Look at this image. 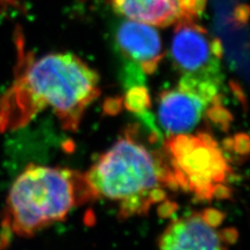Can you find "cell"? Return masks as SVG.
I'll use <instances>...</instances> for the list:
<instances>
[{
    "label": "cell",
    "mask_w": 250,
    "mask_h": 250,
    "mask_svg": "<svg viewBox=\"0 0 250 250\" xmlns=\"http://www.w3.org/2000/svg\"><path fill=\"white\" fill-rule=\"evenodd\" d=\"M100 95L99 75L73 53L30 60L0 97V131L18 129L50 108L62 127L75 131Z\"/></svg>",
    "instance_id": "6da1fadb"
},
{
    "label": "cell",
    "mask_w": 250,
    "mask_h": 250,
    "mask_svg": "<svg viewBox=\"0 0 250 250\" xmlns=\"http://www.w3.org/2000/svg\"><path fill=\"white\" fill-rule=\"evenodd\" d=\"M138 130L128 127L84 173L97 199L116 202L123 220L145 215L168 190H178L165 151L149 149Z\"/></svg>",
    "instance_id": "7a4b0ae2"
},
{
    "label": "cell",
    "mask_w": 250,
    "mask_h": 250,
    "mask_svg": "<svg viewBox=\"0 0 250 250\" xmlns=\"http://www.w3.org/2000/svg\"><path fill=\"white\" fill-rule=\"evenodd\" d=\"M97 197L80 171L30 164L15 179L2 220L10 234L28 238L65 220L71 210Z\"/></svg>",
    "instance_id": "3957f363"
},
{
    "label": "cell",
    "mask_w": 250,
    "mask_h": 250,
    "mask_svg": "<svg viewBox=\"0 0 250 250\" xmlns=\"http://www.w3.org/2000/svg\"><path fill=\"white\" fill-rule=\"evenodd\" d=\"M163 149L178 190L191 192L200 200L230 196L231 191L224 185L230 166L208 132L168 136Z\"/></svg>",
    "instance_id": "277c9868"
},
{
    "label": "cell",
    "mask_w": 250,
    "mask_h": 250,
    "mask_svg": "<svg viewBox=\"0 0 250 250\" xmlns=\"http://www.w3.org/2000/svg\"><path fill=\"white\" fill-rule=\"evenodd\" d=\"M220 84L182 76L175 88L159 96L158 116L168 136L191 134L205 118L221 124L229 115L222 105Z\"/></svg>",
    "instance_id": "5b68a950"
},
{
    "label": "cell",
    "mask_w": 250,
    "mask_h": 250,
    "mask_svg": "<svg viewBox=\"0 0 250 250\" xmlns=\"http://www.w3.org/2000/svg\"><path fill=\"white\" fill-rule=\"evenodd\" d=\"M170 56L182 76L221 84V42L196 20L177 22L171 39Z\"/></svg>",
    "instance_id": "8992f818"
},
{
    "label": "cell",
    "mask_w": 250,
    "mask_h": 250,
    "mask_svg": "<svg viewBox=\"0 0 250 250\" xmlns=\"http://www.w3.org/2000/svg\"><path fill=\"white\" fill-rule=\"evenodd\" d=\"M238 233L233 229L218 230L201 213L172 220L161 234L160 250H228Z\"/></svg>",
    "instance_id": "52a82bcc"
},
{
    "label": "cell",
    "mask_w": 250,
    "mask_h": 250,
    "mask_svg": "<svg viewBox=\"0 0 250 250\" xmlns=\"http://www.w3.org/2000/svg\"><path fill=\"white\" fill-rule=\"evenodd\" d=\"M208 0H112L114 11L128 20L155 27L197 20Z\"/></svg>",
    "instance_id": "ba28073f"
},
{
    "label": "cell",
    "mask_w": 250,
    "mask_h": 250,
    "mask_svg": "<svg viewBox=\"0 0 250 250\" xmlns=\"http://www.w3.org/2000/svg\"><path fill=\"white\" fill-rule=\"evenodd\" d=\"M116 42L123 56L146 75L156 71L165 56L158 30L145 23L123 21L117 28Z\"/></svg>",
    "instance_id": "9c48e42d"
},
{
    "label": "cell",
    "mask_w": 250,
    "mask_h": 250,
    "mask_svg": "<svg viewBox=\"0 0 250 250\" xmlns=\"http://www.w3.org/2000/svg\"><path fill=\"white\" fill-rule=\"evenodd\" d=\"M125 106L134 113H142L150 106V97L147 89L136 85L125 95Z\"/></svg>",
    "instance_id": "30bf717a"
},
{
    "label": "cell",
    "mask_w": 250,
    "mask_h": 250,
    "mask_svg": "<svg viewBox=\"0 0 250 250\" xmlns=\"http://www.w3.org/2000/svg\"><path fill=\"white\" fill-rule=\"evenodd\" d=\"M201 214L208 223H209L213 226H216V228H218V226L220 225L224 220V214L221 213L220 210H217L215 208L206 209L203 210V212H201Z\"/></svg>",
    "instance_id": "8fae6325"
},
{
    "label": "cell",
    "mask_w": 250,
    "mask_h": 250,
    "mask_svg": "<svg viewBox=\"0 0 250 250\" xmlns=\"http://www.w3.org/2000/svg\"><path fill=\"white\" fill-rule=\"evenodd\" d=\"M233 150L240 154H247L249 149V140L246 135H238L232 139Z\"/></svg>",
    "instance_id": "7c38bea8"
}]
</instances>
